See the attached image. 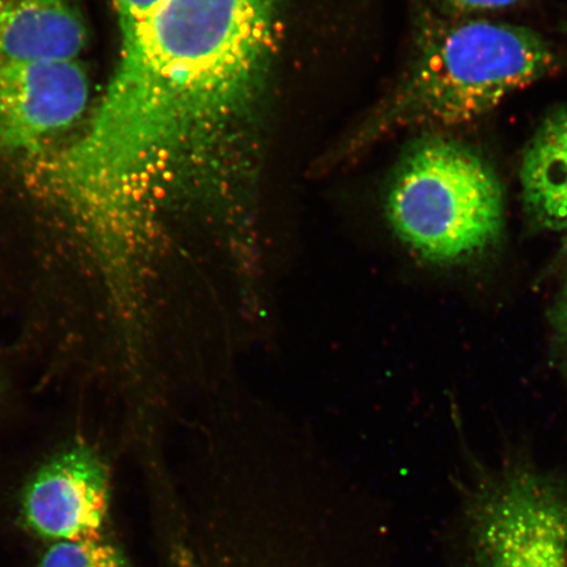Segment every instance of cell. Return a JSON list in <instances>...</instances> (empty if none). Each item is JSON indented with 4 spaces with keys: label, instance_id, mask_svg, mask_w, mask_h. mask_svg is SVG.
<instances>
[{
    "label": "cell",
    "instance_id": "1",
    "mask_svg": "<svg viewBox=\"0 0 567 567\" xmlns=\"http://www.w3.org/2000/svg\"><path fill=\"white\" fill-rule=\"evenodd\" d=\"M271 11L272 0H166L123 39L89 130L35 174L90 258L116 267L152 245L177 167L251 89Z\"/></svg>",
    "mask_w": 567,
    "mask_h": 567
},
{
    "label": "cell",
    "instance_id": "2",
    "mask_svg": "<svg viewBox=\"0 0 567 567\" xmlns=\"http://www.w3.org/2000/svg\"><path fill=\"white\" fill-rule=\"evenodd\" d=\"M555 65L548 42L527 28L487 20L432 21L386 116L401 125L472 123Z\"/></svg>",
    "mask_w": 567,
    "mask_h": 567
},
{
    "label": "cell",
    "instance_id": "3",
    "mask_svg": "<svg viewBox=\"0 0 567 567\" xmlns=\"http://www.w3.org/2000/svg\"><path fill=\"white\" fill-rule=\"evenodd\" d=\"M455 487L460 567H567V474L526 457L472 460Z\"/></svg>",
    "mask_w": 567,
    "mask_h": 567
},
{
    "label": "cell",
    "instance_id": "4",
    "mask_svg": "<svg viewBox=\"0 0 567 567\" xmlns=\"http://www.w3.org/2000/svg\"><path fill=\"white\" fill-rule=\"evenodd\" d=\"M399 236L431 264L456 265L498 243L505 198L493 168L451 138H430L403 162L389 196Z\"/></svg>",
    "mask_w": 567,
    "mask_h": 567
},
{
    "label": "cell",
    "instance_id": "5",
    "mask_svg": "<svg viewBox=\"0 0 567 567\" xmlns=\"http://www.w3.org/2000/svg\"><path fill=\"white\" fill-rule=\"evenodd\" d=\"M111 502L109 465L94 446L55 453L28 482L21 516L35 536L56 543L103 534Z\"/></svg>",
    "mask_w": 567,
    "mask_h": 567
},
{
    "label": "cell",
    "instance_id": "6",
    "mask_svg": "<svg viewBox=\"0 0 567 567\" xmlns=\"http://www.w3.org/2000/svg\"><path fill=\"white\" fill-rule=\"evenodd\" d=\"M76 61L28 62L0 55V152L21 151L66 130L89 102Z\"/></svg>",
    "mask_w": 567,
    "mask_h": 567
},
{
    "label": "cell",
    "instance_id": "7",
    "mask_svg": "<svg viewBox=\"0 0 567 567\" xmlns=\"http://www.w3.org/2000/svg\"><path fill=\"white\" fill-rule=\"evenodd\" d=\"M86 42L81 0H0V55L75 61Z\"/></svg>",
    "mask_w": 567,
    "mask_h": 567
},
{
    "label": "cell",
    "instance_id": "8",
    "mask_svg": "<svg viewBox=\"0 0 567 567\" xmlns=\"http://www.w3.org/2000/svg\"><path fill=\"white\" fill-rule=\"evenodd\" d=\"M520 182L532 219L544 228L567 231V106L538 127L524 154Z\"/></svg>",
    "mask_w": 567,
    "mask_h": 567
},
{
    "label": "cell",
    "instance_id": "9",
    "mask_svg": "<svg viewBox=\"0 0 567 567\" xmlns=\"http://www.w3.org/2000/svg\"><path fill=\"white\" fill-rule=\"evenodd\" d=\"M35 567H132L124 551L104 535L52 543Z\"/></svg>",
    "mask_w": 567,
    "mask_h": 567
},
{
    "label": "cell",
    "instance_id": "10",
    "mask_svg": "<svg viewBox=\"0 0 567 567\" xmlns=\"http://www.w3.org/2000/svg\"><path fill=\"white\" fill-rule=\"evenodd\" d=\"M551 349L567 384V280L550 311Z\"/></svg>",
    "mask_w": 567,
    "mask_h": 567
},
{
    "label": "cell",
    "instance_id": "11",
    "mask_svg": "<svg viewBox=\"0 0 567 567\" xmlns=\"http://www.w3.org/2000/svg\"><path fill=\"white\" fill-rule=\"evenodd\" d=\"M165 2L166 0H115L123 39Z\"/></svg>",
    "mask_w": 567,
    "mask_h": 567
},
{
    "label": "cell",
    "instance_id": "12",
    "mask_svg": "<svg viewBox=\"0 0 567 567\" xmlns=\"http://www.w3.org/2000/svg\"><path fill=\"white\" fill-rule=\"evenodd\" d=\"M444 2L458 11H488L506 9L520 0H444Z\"/></svg>",
    "mask_w": 567,
    "mask_h": 567
},
{
    "label": "cell",
    "instance_id": "13",
    "mask_svg": "<svg viewBox=\"0 0 567 567\" xmlns=\"http://www.w3.org/2000/svg\"><path fill=\"white\" fill-rule=\"evenodd\" d=\"M565 252H566V255H567V236H566V238H565Z\"/></svg>",
    "mask_w": 567,
    "mask_h": 567
}]
</instances>
